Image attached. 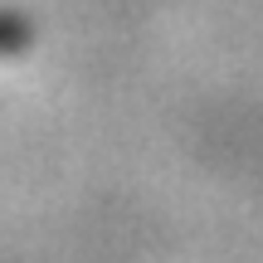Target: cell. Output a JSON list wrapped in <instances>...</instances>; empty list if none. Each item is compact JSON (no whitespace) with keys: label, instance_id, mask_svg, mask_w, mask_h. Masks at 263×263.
<instances>
[{"label":"cell","instance_id":"cell-1","mask_svg":"<svg viewBox=\"0 0 263 263\" xmlns=\"http://www.w3.org/2000/svg\"><path fill=\"white\" fill-rule=\"evenodd\" d=\"M20 39V25H10V20H0V49H10Z\"/></svg>","mask_w":263,"mask_h":263}]
</instances>
